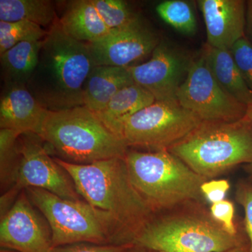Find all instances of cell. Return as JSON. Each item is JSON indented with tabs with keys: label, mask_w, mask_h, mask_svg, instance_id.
<instances>
[{
	"label": "cell",
	"mask_w": 252,
	"mask_h": 252,
	"mask_svg": "<svg viewBox=\"0 0 252 252\" xmlns=\"http://www.w3.org/2000/svg\"><path fill=\"white\" fill-rule=\"evenodd\" d=\"M54 158L67 172L81 198L110 216L117 225L121 245L131 244L156 215L132 185L125 157L85 165Z\"/></svg>",
	"instance_id": "cell-1"
},
{
	"label": "cell",
	"mask_w": 252,
	"mask_h": 252,
	"mask_svg": "<svg viewBox=\"0 0 252 252\" xmlns=\"http://www.w3.org/2000/svg\"><path fill=\"white\" fill-rule=\"evenodd\" d=\"M59 20L43 39L37 66L26 84L50 112L84 106V86L95 66L87 43L66 34Z\"/></svg>",
	"instance_id": "cell-2"
},
{
	"label": "cell",
	"mask_w": 252,
	"mask_h": 252,
	"mask_svg": "<svg viewBox=\"0 0 252 252\" xmlns=\"http://www.w3.org/2000/svg\"><path fill=\"white\" fill-rule=\"evenodd\" d=\"M248 243L225 231L203 204L190 203L156 214L131 244L152 252H224Z\"/></svg>",
	"instance_id": "cell-3"
},
{
	"label": "cell",
	"mask_w": 252,
	"mask_h": 252,
	"mask_svg": "<svg viewBox=\"0 0 252 252\" xmlns=\"http://www.w3.org/2000/svg\"><path fill=\"white\" fill-rule=\"evenodd\" d=\"M38 136L56 158L79 165L124 158L129 149L122 137L85 106L49 111Z\"/></svg>",
	"instance_id": "cell-4"
},
{
	"label": "cell",
	"mask_w": 252,
	"mask_h": 252,
	"mask_svg": "<svg viewBox=\"0 0 252 252\" xmlns=\"http://www.w3.org/2000/svg\"><path fill=\"white\" fill-rule=\"evenodd\" d=\"M125 160L132 185L156 214L206 200L201 186L209 180L168 150L128 149Z\"/></svg>",
	"instance_id": "cell-5"
},
{
	"label": "cell",
	"mask_w": 252,
	"mask_h": 252,
	"mask_svg": "<svg viewBox=\"0 0 252 252\" xmlns=\"http://www.w3.org/2000/svg\"><path fill=\"white\" fill-rule=\"evenodd\" d=\"M193 171L210 180L232 167L252 162V124L203 121L168 149Z\"/></svg>",
	"instance_id": "cell-6"
},
{
	"label": "cell",
	"mask_w": 252,
	"mask_h": 252,
	"mask_svg": "<svg viewBox=\"0 0 252 252\" xmlns=\"http://www.w3.org/2000/svg\"><path fill=\"white\" fill-rule=\"evenodd\" d=\"M26 190L49 223L54 248L82 243L120 245L117 225L106 212L85 200L62 198L44 189Z\"/></svg>",
	"instance_id": "cell-7"
},
{
	"label": "cell",
	"mask_w": 252,
	"mask_h": 252,
	"mask_svg": "<svg viewBox=\"0 0 252 252\" xmlns=\"http://www.w3.org/2000/svg\"><path fill=\"white\" fill-rule=\"evenodd\" d=\"M202 122L177 101H155L124 124L121 137L128 148L168 150Z\"/></svg>",
	"instance_id": "cell-8"
},
{
	"label": "cell",
	"mask_w": 252,
	"mask_h": 252,
	"mask_svg": "<svg viewBox=\"0 0 252 252\" xmlns=\"http://www.w3.org/2000/svg\"><path fill=\"white\" fill-rule=\"evenodd\" d=\"M177 100L202 121L234 122L247 115L248 105L228 94L214 77L203 51L193 59Z\"/></svg>",
	"instance_id": "cell-9"
},
{
	"label": "cell",
	"mask_w": 252,
	"mask_h": 252,
	"mask_svg": "<svg viewBox=\"0 0 252 252\" xmlns=\"http://www.w3.org/2000/svg\"><path fill=\"white\" fill-rule=\"evenodd\" d=\"M39 136L23 134L18 138L20 161L12 189L3 198L11 201L21 189H44L68 200H79L74 182L67 172L51 157Z\"/></svg>",
	"instance_id": "cell-10"
},
{
	"label": "cell",
	"mask_w": 252,
	"mask_h": 252,
	"mask_svg": "<svg viewBox=\"0 0 252 252\" xmlns=\"http://www.w3.org/2000/svg\"><path fill=\"white\" fill-rule=\"evenodd\" d=\"M194 58L166 41H160L147 62L127 67L134 82L156 101H177Z\"/></svg>",
	"instance_id": "cell-11"
},
{
	"label": "cell",
	"mask_w": 252,
	"mask_h": 252,
	"mask_svg": "<svg viewBox=\"0 0 252 252\" xmlns=\"http://www.w3.org/2000/svg\"><path fill=\"white\" fill-rule=\"evenodd\" d=\"M160 41L138 16L99 40L87 44L94 65L129 67L152 55Z\"/></svg>",
	"instance_id": "cell-12"
},
{
	"label": "cell",
	"mask_w": 252,
	"mask_h": 252,
	"mask_svg": "<svg viewBox=\"0 0 252 252\" xmlns=\"http://www.w3.org/2000/svg\"><path fill=\"white\" fill-rule=\"evenodd\" d=\"M22 192L1 217L0 244L17 252H52L51 232Z\"/></svg>",
	"instance_id": "cell-13"
},
{
	"label": "cell",
	"mask_w": 252,
	"mask_h": 252,
	"mask_svg": "<svg viewBox=\"0 0 252 252\" xmlns=\"http://www.w3.org/2000/svg\"><path fill=\"white\" fill-rule=\"evenodd\" d=\"M207 45L230 50L245 36L246 2L243 0H199Z\"/></svg>",
	"instance_id": "cell-14"
},
{
	"label": "cell",
	"mask_w": 252,
	"mask_h": 252,
	"mask_svg": "<svg viewBox=\"0 0 252 252\" xmlns=\"http://www.w3.org/2000/svg\"><path fill=\"white\" fill-rule=\"evenodd\" d=\"M48 112L26 86L5 84L0 99L1 129L39 135Z\"/></svg>",
	"instance_id": "cell-15"
},
{
	"label": "cell",
	"mask_w": 252,
	"mask_h": 252,
	"mask_svg": "<svg viewBox=\"0 0 252 252\" xmlns=\"http://www.w3.org/2000/svg\"><path fill=\"white\" fill-rule=\"evenodd\" d=\"M133 84L127 67L94 66L84 86V106L100 112L119 91Z\"/></svg>",
	"instance_id": "cell-16"
},
{
	"label": "cell",
	"mask_w": 252,
	"mask_h": 252,
	"mask_svg": "<svg viewBox=\"0 0 252 252\" xmlns=\"http://www.w3.org/2000/svg\"><path fill=\"white\" fill-rule=\"evenodd\" d=\"M59 21L66 34L82 42H94L112 31L102 21L91 0L69 1Z\"/></svg>",
	"instance_id": "cell-17"
},
{
	"label": "cell",
	"mask_w": 252,
	"mask_h": 252,
	"mask_svg": "<svg viewBox=\"0 0 252 252\" xmlns=\"http://www.w3.org/2000/svg\"><path fill=\"white\" fill-rule=\"evenodd\" d=\"M153 95L135 84L117 93L97 115L114 133L121 137L123 126L132 116L155 102Z\"/></svg>",
	"instance_id": "cell-18"
},
{
	"label": "cell",
	"mask_w": 252,
	"mask_h": 252,
	"mask_svg": "<svg viewBox=\"0 0 252 252\" xmlns=\"http://www.w3.org/2000/svg\"><path fill=\"white\" fill-rule=\"evenodd\" d=\"M202 51L220 86L241 103H252V91L244 81L230 50L217 49L205 44Z\"/></svg>",
	"instance_id": "cell-19"
},
{
	"label": "cell",
	"mask_w": 252,
	"mask_h": 252,
	"mask_svg": "<svg viewBox=\"0 0 252 252\" xmlns=\"http://www.w3.org/2000/svg\"><path fill=\"white\" fill-rule=\"evenodd\" d=\"M42 41L19 43L0 55L5 84L26 86L37 66Z\"/></svg>",
	"instance_id": "cell-20"
},
{
	"label": "cell",
	"mask_w": 252,
	"mask_h": 252,
	"mask_svg": "<svg viewBox=\"0 0 252 252\" xmlns=\"http://www.w3.org/2000/svg\"><path fill=\"white\" fill-rule=\"evenodd\" d=\"M54 1L49 0H0V21H26L52 26L58 21Z\"/></svg>",
	"instance_id": "cell-21"
},
{
	"label": "cell",
	"mask_w": 252,
	"mask_h": 252,
	"mask_svg": "<svg viewBox=\"0 0 252 252\" xmlns=\"http://www.w3.org/2000/svg\"><path fill=\"white\" fill-rule=\"evenodd\" d=\"M162 21L185 35H193L197 31V21L189 2L182 0H166L156 7Z\"/></svg>",
	"instance_id": "cell-22"
},
{
	"label": "cell",
	"mask_w": 252,
	"mask_h": 252,
	"mask_svg": "<svg viewBox=\"0 0 252 252\" xmlns=\"http://www.w3.org/2000/svg\"><path fill=\"white\" fill-rule=\"evenodd\" d=\"M46 34L42 27L30 21H0V55L19 43L43 40Z\"/></svg>",
	"instance_id": "cell-23"
},
{
	"label": "cell",
	"mask_w": 252,
	"mask_h": 252,
	"mask_svg": "<svg viewBox=\"0 0 252 252\" xmlns=\"http://www.w3.org/2000/svg\"><path fill=\"white\" fill-rule=\"evenodd\" d=\"M21 135L7 129L0 130V170L1 185L4 187L14 183L20 161L18 138Z\"/></svg>",
	"instance_id": "cell-24"
},
{
	"label": "cell",
	"mask_w": 252,
	"mask_h": 252,
	"mask_svg": "<svg viewBox=\"0 0 252 252\" xmlns=\"http://www.w3.org/2000/svg\"><path fill=\"white\" fill-rule=\"evenodd\" d=\"M91 2L110 30L123 27L138 16L122 0H91Z\"/></svg>",
	"instance_id": "cell-25"
},
{
	"label": "cell",
	"mask_w": 252,
	"mask_h": 252,
	"mask_svg": "<svg viewBox=\"0 0 252 252\" xmlns=\"http://www.w3.org/2000/svg\"><path fill=\"white\" fill-rule=\"evenodd\" d=\"M244 81L252 93V42L246 36L230 49Z\"/></svg>",
	"instance_id": "cell-26"
},
{
	"label": "cell",
	"mask_w": 252,
	"mask_h": 252,
	"mask_svg": "<svg viewBox=\"0 0 252 252\" xmlns=\"http://www.w3.org/2000/svg\"><path fill=\"white\" fill-rule=\"evenodd\" d=\"M210 213L217 221H218L225 231L232 235H237L242 233L238 230L235 224V207L231 201L223 200L217 203H212L210 207Z\"/></svg>",
	"instance_id": "cell-27"
},
{
	"label": "cell",
	"mask_w": 252,
	"mask_h": 252,
	"mask_svg": "<svg viewBox=\"0 0 252 252\" xmlns=\"http://www.w3.org/2000/svg\"><path fill=\"white\" fill-rule=\"evenodd\" d=\"M236 200L245 210V230L252 252V182H240L237 187Z\"/></svg>",
	"instance_id": "cell-28"
},
{
	"label": "cell",
	"mask_w": 252,
	"mask_h": 252,
	"mask_svg": "<svg viewBox=\"0 0 252 252\" xmlns=\"http://www.w3.org/2000/svg\"><path fill=\"white\" fill-rule=\"evenodd\" d=\"M132 244L96 245L92 243H76L54 249L52 252H126L133 248Z\"/></svg>",
	"instance_id": "cell-29"
},
{
	"label": "cell",
	"mask_w": 252,
	"mask_h": 252,
	"mask_svg": "<svg viewBox=\"0 0 252 252\" xmlns=\"http://www.w3.org/2000/svg\"><path fill=\"white\" fill-rule=\"evenodd\" d=\"M229 189V182L225 180H208L201 186L202 193L212 204L225 200Z\"/></svg>",
	"instance_id": "cell-30"
},
{
	"label": "cell",
	"mask_w": 252,
	"mask_h": 252,
	"mask_svg": "<svg viewBox=\"0 0 252 252\" xmlns=\"http://www.w3.org/2000/svg\"><path fill=\"white\" fill-rule=\"evenodd\" d=\"M246 31L252 39V0L246 3Z\"/></svg>",
	"instance_id": "cell-31"
},
{
	"label": "cell",
	"mask_w": 252,
	"mask_h": 252,
	"mask_svg": "<svg viewBox=\"0 0 252 252\" xmlns=\"http://www.w3.org/2000/svg\"><path fill=\"white\" fill-rule=\"evenodd\" d=\"M224 252H250V243L244 244L243 245L236 247V248L231 249V250Z\"/></svg>",
	"instance_id": "cell-32"
},
{
	"label": "cell",
	"mask_w": 252,
	"mask_h": 252,
	"mask_svg": "<svg viewBox=\"0 0 252 252\" xmlns=\"http://www.w3.org/2000/svg\"><path fill=\"white\" fill-rule=\"evenodd\" d=\"M246 116L252 124V102L248 105V110H247Z\"/></svg>",
	"instance_id": "cell-33"
},
{
	"label": "cell",
	"mask_w": 252,
	"mask_h": 252,
	"mask_svg": "<svg viewBox=\"0 0 252 252\" xmlns=\"http://www.w3.org/2000/svg\"><path fill=\"white\" fill-rule=\"evenodd\" d=\"M245 170L248 172L249 176H250V180L252 182V163L245 165Z\"/></svg>",
	"instance_id": "cell-34"
},
{
	"label": "cell",
	"mask_w": 252,
	"mask_h": 252,
	"mask_svg": "<svg viewBox=\"0 0 252 252\" xmlns=\"http://www.w3.org/2000/svg\"><path fill=\"white\" fill-rule=\"evenodd\" d=\"M126 252H152L150 251H147V250H141V249L133 248L130 249V250Z\"/></svg>",
	"instance_id": "cell-35"
},
{
	"label": "cell",
	"mask_w": 252,
	"mask_h": 252,
	"mask_svg": "<svg viewBox=\"0 0 252 252\" xmlns=\"http://www.w3.org/2000/svg\"><path fill=\"white\" fill-rule=\"evenodd\" d=\"M14 250H9V249L3 248L1 250V252H14Z\"/></svg>",
	"instance_id": "cell-36"
}]
</instances>
